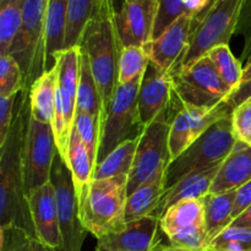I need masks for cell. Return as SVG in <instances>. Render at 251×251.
<instances>
[{
  "mask_svg": "<svg viewBox=\"0 0 251 251\" xmlns=\"http://www.w3.org/2000/svg\"><path fill=\"white\" fill-rule=\"evenodd\" d=\"M29 117V92L22 91L11 129L0 146V225L19 226L36 238L24 183V149Z\"/></svg>",
  "mask_w": 251,
  "mask_h": 251,
  "instance_id": "1",
  "label": "cell"
},
{
  "mask_svg": "<svg viewBox=\"0 0 251 251\" xmlns=\"http://www.w3.org/2000/svg\"><path fill=\"white\" fill-rule=\"evenodd\" d=\"M115 12L110 0H97L92 17L78 43L81 50L87 55L102 97L103 118L118 87L119 59L123 50L115 27Z\"/></svg>",
  "mask_w": 251,
  "mask_h": 251,
  "instance_id": "2",
  "label": "cell"
},
{
  "mask_svg": "<svg viewBox=\"0 0 251 251\" xmlns=\"http://www.w3.org/2000/svg\"><path fill=\"white\" fill-rule=\"evenodd\" d=\"M127 180V176L93 179L76 194L81 222L96 239L119 233L126 227Z\"/></svg>",
  "mask_w": 251,
  "mask_h": 251,
  "instance_id": "3",
  "label": "cell"
},
{
  "mask_svg": "<svg viewBox=\"0 0 251 251\" xmlns=\"http://www.w3.org/2000/svg\"><path fill=\"white\" fill-rule=\"evenodd\" d=\"M183 104L176 93L168 107L145 127L139 139L134 164L127 180V196L137 188L156 176L158 172L166 171L171 163L169 151V131L174 117Z\"/></svg>",
  "mask_w": 251,
  "mask_h": 251,
  "instance_id": "4",
  "label": "cell"
},
{
  "mask_svg": "<svg viewBox=\"0 0 251 251\" xmlns=\"http://www.w3.org/2000/svg\"><path fill=\"white\" fill-rule=\"evenodd\" d=\"M244 1L245 0H212L208 6L195 17L188 49L173 70L185 68L205 56L211 49L229 43L237 29Z\"/></svg>",
  "mask_w": 251,
  "mask_h": 251,
  "instance_id": "5",
  "label": "cell"
},
{
  "mask_svg": "<svg viewBox=\"0 0 251 251\" xmlns=\"http://www.w3.org/2000/svg\"><path fill=\"white\" fill-rule=\"evenodd\" d=\"M237 141L233 131L232 115L218 120L167 166L164 172L166 190L186 174L225 161Z\"/></svg>",
  "mask_w": 251,
  "mask_h": 251,
  "instance_id": "6",
  "label": "cell"
},
{
  "mask_svg": "<svg viewBox=\"0 0 251 251\" xmlns=\"http://www.w3.org/2000/svg\"><path fill=\"white\" fill-rule=\"evenodd\" d=\"M141 80L142 77H139L129 83L118 85L102 120L97 164L118 146L129 140L139 139L144 132L137 108Z\"/></svg>",
  "mask_w": 251,
  "mask_h": 251,
  "instance_id": "7",
  "label": "cell"
},
{
  "mask_svg": "<svg viewBox=\"0 0 251 251\" xmlns=\"http://www.w3.org/2000/svg\"><path fill=\"white\" fill-rule=\"evenodd\" d=\"M49 0H26L21 26L10 47L9 55L16 60L24 75L25 92H29L44 74L46 12Z\"/></svg>",
  "mask_w": 251,
  "mask_h": 251,
  "instance_id": "8",
  "label": "cell"
},
{
  "mask_svg": "<svg viewBox=\"0 0 251 251\" xmlns=\"http://www.w3.org/2000/svg\"><path fill=\"white\" fill-rule=\"evenodd\" d=\"M169 75L174 92L186 105L215 107L227 100L233 91L206 55L185 68L171 71Z\"/></svg>",
  "mask_w": 251,
  "mask_h": 251,
  "instance_id": "9",
  "label": "cell"
},
{
  "mask_svg": "<svg viewBox=\"0 0 251 251\" xmlns=\"http://www.w3.org/2000/svg\"><path fill=\"white\" fill-rule=\"evenodd\" d=\"M80 47L65 49L58 56L55 117L53 129L58 152L65 158L69 139L77 109V87L80 75Z\"/></svg>",
  "mask_w": 251,
  "mask_h": 251,
  "instance_id": "10",
  "label": "cell"
},
{
  "mask_svg": "<svg viewBox=\"0 0 251 251\" xmlns=\"http://www.w3.org/2000/svg\"><path fill=\"white\" fill-rule=\"evenodd\" d=\"M50 181L55 189L61 235V245L55 251H81L86 233L88 232L83 227L78 213V201L73 174L59 152L51 167Z\"/></svg>",
  "mask_w": 251,
  "mask_h": 251,
  "instance_id": "11",
  "label": "cell"
},
{
  "mask_svg": "<svg viewBox=\"0 0 251 251\" xmlns=\"http://www.w3.org/2000/svg\"><path fill=\"white\" fill-rule=\"evenodd\" d=\"M161 230L169 244L190 251H208L202 199L183 200L171 206L159 218Z\"/></svg>",
  "mask_w": 251,
  "mask_h": 251,
  "instance_id": "12",
  "label": "cell"
},
{
  "mask_svg": "<svg viewBox=\"0 0 251 251\" xmlns=\"http://www.w3.org/2000/svg\"><path fill=\"white\" fill-rule=\"evenodd\" d=\"M58 153L53 125L29 117L24 149L25 194L28 198L34 190L50 181L51 167Z\"/></svg>",
  "mask_w": 251,
  "mask_h": 251,
  "instance_id": "13",
  "label": "cell"
},
{
  "mask_svg": "<svg viewBox=\"0 0 251 251\" xmlns=\"http://www.w3.org/2000/svg\"><path fill=\"white\" fill-rule=\"evenodd\" d=\"M233 110L227 100L215 107H193L183 103L172 122L169 131L171 162L180 156L215 123L232 115Z\"/></svg>",
  "mask_w": 251,
  "mask_h": 251,
  "instance_id": "14",
  "label": "cell"
},
{
  "mask_svg": "<svg viewBox=\"0 0 251 251\" xmlns=\"http://www.w3.org/2000/svg\"><path fill=\"white\" fill-rule=\"evenodd\" d=\"M157 10L156 0H124L114 16L123 48L144 47L153 39Z\"/></svg>",
  "mask_w": 251,
  "mask_h": 251,
  "instance_id": "15",
  "label": "cell"
},
{
  "mask_svg": "<svg viewBox=\"0 0 251 251\" xmlns=\"http://www.w3.org/2000/svg\"><path fill=\"white\" fill-rule=\"evenodd\" d=\"M193 15L184 14L176 20L158 38L152 39L144 48L150 61L156 64L164 73H171L180 61L190 42L195 25Z\"/></svg>",
  "mask_w": 251,
  "mask_h": 251,
  "instance_id": "16",
  "label": "cell"
},
{
  "mask_svg": "<svg viewBox=\"0 0 251 251\" xmlns=\"http://www.w3.org/2000/svg\"><path fill=\"white\" fill-rule=\"evenodd\" d=\"M159 229L156 215L131 221L122 232L97 239L96 251H159L164 247Z\"/></svg>",
  "mask_w": 251,
  "mask_h": 251,
  "instance_id": "17",
  "label": "cell"
},
{
  "mask_svg": "<svg viewBox=\"0 0 251 251\" xmlns=\"http://www.w3.org/2000/svg\"><path fill=\"white\" fill-rule=\"evenodd\" d=\"M174 96L173 82L168 73L150 61L141 80L139 91V117L142 126L151 124L172 102Z\"/></svg>",
  "mask_w": 251,
  "mask_h": 251,
  "instance_id": "18",
  "label": "cell"
},
{
  "mask_svg": "<svg viewBox=\"0 0 251 251\" xmlns=\"http://www.w3.org/2000/svg\"><path fill=\"white\" fill-rule=\"evenodd\" d=\"M36 238L47 247L58 250L61 245L58 203L51 181L34 190L27 198Z\"/></svg>",
  "mask_w": 251,
  "mask_h": 251,
  "instance_id": "19",
  "label": "cell"
},
{
  "mask_svg": "<svg viewBox=\"0 0 251 251\" xmlns=\"http://www.w3.org/2000/svg\"><path fill=\"white\" fill-rule=\"evenodd\" d=\"M221 164L222 162L206 167V168L198 169L179 179L172 188L166 190L156 216L161 218L162 215L171 206L176 205L179 201L198 200V199L205 198L207 194H210L211 186L220 171Z\"/></svg>",
  "mask_w": 251,
  "mask_h": 251,
  "instance_id": "20",
  "label": "cell"
},
{
  "mask_svg": "<svg viewBox=\"0 0 251 251\" xmlns=\"http://www.w3.org/2000/svg\"><path fill=\"white\" fill-rule=\"evenodd\" d=\"M251 180V146L238 140L232 152L222 162L211 186V194L237 190Z\"/></svg>",
  "mask_w": 251,
  "mask_h": 251,
  "instance_id": "21",
  "label": "cell"
},
{
  "mask_svg": "<svg viewBox=\"0 0 251 251\" xmlns=\"http://www.w3.org/2000/svg\"><path fill=\"white\" fill-rule=\"evenodd\" d=\"M68 26V0H49L46 12L44 36V73L53 70L58 56L65 50Z\"/></svg>",
  "mask_w": 251,
  "mask_h": 251,
  "instance_id": "22",
  "label": "cell"
},
{
  "mask_svg": "<svg viewBox=\"0 0 251 251\" xmlns=\"http://www.w3.org/2000/svg\"><path fill=\"white\" fill-rule=\"evenodd\" d=\"M164 172L166 171L158 172L150 180L137 188L131 195L127 196L126 210H125L126 223L147 216L156 215L159 203L166 193Z\"/></svg>",
  "mask_w": 251,
  "mask_h": 251,
  "instance_id": "23",
  "label": "cell"
},
{
  "mask_svg": "<svg viewBox=\"0 0 251 251\" xmlns=\"http://www.w3.org/2000/svg\"><path fill=\"white\" fill-rule=\"evenodd\" d=\"M56 83H58V66L46 71L29 90L31 115L36 120L46 124L54 123L55 117Z\"/></svg>",
  "mask_w": 251,
  "mask_h": 251,
  "instance_id": "24",
  "label": "cell"
},
{
  "mask_svg": "<svg viewBox=\"0 0 251 251\" xmlns=\"http://www.w3.org/2000/svg\"><path fill=\"white\" fill-rule=\"evenodd\" d=\"M237 190L226 191L221 194H207L203 201L205 208L206 229H207L210 244L216 237L227 229L233 222V208H234Z\"/></svg>",
  "mask_w": 251,
  "mask_h": 251,
  "instance_id": "25",
  "label": "cell"
},
{
  "mask_svg": "<svg viewBox=\"0 0 251 251\" xmlns=\"http://www.w3.org/2000/svg\"><path fill=\"white\" fill-rule=\"evenodd\" d=\"M64 159L73 174L76 194L80 193L85 186H87L93 180L96 162L92 159L87 147L85 146L74 127L71 130L68 151H66V156Z\"/></svg>",
  "mask_w": 251,
  "mask_h": 251,
  "instance_id": "26",
  "label": "cell"
},
{
  "mask_svg": "<svg viewBox=\"0 0 251 251\" xmlns=\"http://www.w3.org/2000/svg\"><path fill=\"white\" fill-rule=\"evenodd\" d=\"M76 112L90 113L92 115H97L100 119L103 118L102 97H100L97 82L93 77L87 55L82 50H81L80 56V75H78L77 109Z\"/></svg>",
  "mask_w": 251,
  "mask_h": 251,
  "instance_id": "27",
  "label": "cell"
},
{
  "mask_svg": "<svg viewBox=\"0 0 251 251\" xmlns=\"http://www.w3.org/2000/svg\"><path fill=\"white\" fill-rule=\"evenodd\" d=\"M140 139V137H139ZM139 139L129 140L118 146L100 163L96 166L93 179H109L127 176L131 172Z\"/></svg>",
  "mask_w": 251,
  "mask_h": 251,
  "instance_id": "28",
  "label": "cell"
},
{
  "mask_svg": "<svg viewBox=\"0 0 251 251\" xmlns=\"http://www.w3.org/2000/svg\"><path fill=\"white\" fill-rule=\"evenodd\" d=\"M26 0H0V56L7 55L19 32Z\"/></svg>",
  "mask_w": 251,
  "mask_h": 251,
  "instance_id": "29",
  "label": "cell"
},
{
  "mask_svg": "<svg viewBox=\"0 0 251 251\" xmlns=\"http://www.w3.org/2000/svg\"><path fill=\"white\" fill-rule=\"evenodd\" d=\"M97 0H68L65 49L77 47L85 27L95 11Z\"/></svg>",
  "mask_w": 251,
  "mask_h": 251,
  "instance_id": "30",
  "label": "cell"
},
{
  "mask_svg": "<svg viewBox=\"0 0 251 251\" xmlns=\"http://www.w3.org/2000/svg\"><path fill=\"white\" fill-rule=\"evenodd\" d=\"M206 56L216 66L226 85L229 86L232 90L240 85V82L243 81V75H244V66L242 65V61L238 60L233 55L228 44H223V46H218L211 49L206 54Z\"/></svg>",
  "mask_w": 251,
  "mask_h": 251,
  "instance_id": "31",
  "label": "cell"
},
{
  "mask_svg": "<svg viewBox=\"0 0 251 251\" xmlns=\"http://www.w3.org/2000/svg\"><path fill=\"white\" fill-rule=\"evenodd\" d=\"M149 63L150 59L144 47L132 46L123 48L119 59L118 85H124L142 77Z\"/></svg>",
  "mask_w": 251,
  "mask_h": 251,
  "instance_id": "32",
  "label": "cell"
},
{
  "mask_svg": "<svg viewBox=\"0 0 251 251\" xmlns=\"http://www.w3.org/2000/svg\"><path fill=\"white\" fill-rule=\"evenodd\" d=\"M100 126H102V119L100 117L92 115L90 113L76 112L73 127L76 130L85 146L87 147L96 164H97L98 146H100Z\"/></svg>",
  "mask_w": 251,
  "mask_h": 251,
  "instance_id": "33",
  "label": "cell"
},
{
  "mask_svg": "<svg viewBox=\"0 0 251 251\" xmlns=\"http://www.w3.org/2000/svg\"><path fill=\"white\" fill-rule=\"evenodd\" d=\"M25 87L24 75L12 56H0V98H9L19 95Z\"/></svg>",
  "mask_w": 251,
  "mask_h": 251,
  "instance_id": "34",
  "label": "cell"
},
{
  "mask_svg": "<svg viewBox=\"0 0 251 251\" xmlns=\"http://www.w3.org/2000/svg\"><path fill=\"white\" fill-rule=\"evenodd\" d=\"M208 251H251V227H228L211 242Z\"/></svg>",
  "mask_w": 251,
  "mask_h": 251,
  "instance_id": "35",
  "label": "cell"
},
{
  "mask_svg": "<svg viewBox=\"0 0 251 251\" xmlns=\"http://www.w3.org/2000/svg\"><path fill=\"white\" fill-rule=\"evenodd\" d=\"M158 5L153 39L158 38L178 17L185 14L188 0H156Z\"/></svg>",
  "mask_w": 251,
  "mask_h": 251,
  "instance_id": "36",
  "label": "cell"
},
{
  "mask_svg": "<svg viewBox=\"0 0 251 251\" xmlns=\"http://www.w3.org/2000/svg\"><path fill=\"white\" fill-rule=\"evenodd\" d=\"M32 239L19 226H0V251H32Z\"/></svg>",
  "mask_w": 251,
  "mask_h": 251,
  "instance_id": "37",
  "label": "cell"
},
{
  "mask_svg": "<svg viewBox=\"0 0 251 251\" xmlns=\"http://www.w3.org/2000/svg\"><path fill=\"white\" fill-rule=\"evenodd\" d=\"M233 131L239 141L248 142L251 140V102H247L233 110Z\"/></svg>",
  "mask_w": 251,
  "mask_h": 251,
  "instance_id": "38",
  "label": "cell"
},
{
  "mask_svg": "<svg viewBox=\"0 0 251 251\" xmlns=\"http://www.w3.org/2000/svg\"><path fill=\"white\" fill-rule=\"evenodd\" d=\"M235 34L244 37V49H243L242 53V60L245 64L251 54V0H245L244 4H243Z\"/></svg>",
  "mask_w": 251,
  "mask_h": 251,
  "instance_id": "39",
  "label": "cell"
},
{
  "mask_svg": "<svg viewBox=\"0 0 251 251\" xmlns=\"http://www.w3.org/2000/svg\"><path fill=\"white\" fill-rule=\"evenodd\" d=\"M17 96L9 98H0V146L4 145L11 129L15 117V103Z\"/></svg>",
  "mask_w": 251,
  "mask_h": 251,
  "instance_id": "40",
  "label": "cell"
},
{
  "mask_svg": "<svg viewBox=\"0 0 251 251\" xmlns=\"http://www.w3.org/2000/svg\"><path fill=\"white\" fill-rule=\"evenodd\" d=\"M251 100V78L240 82L238 87H235L227 98V102L229 103L230 107L235 109L239 105L249 102Z\"/></svg>",
  "mask_w": 251,
  "mask_h": 251,
  "instance_id": "41",
  "label": "cell"
},
{
  "mask_svg": "<svg viewBox=\"0 0 251 251\" xmlns=\"http://www.w3.org/2000/svg\"><path fill=\"white\" fill-rule=\"evenodd\" d=\"M251 206V180L248 181L239 189H237V198H235L234 208H233V221L239 217L248 207Z\"/></svg>",
  "mask_w": 251,
  "mask_h": 251,
  "instance_id": "42",
  "label": "cell"
},
{
  "mask_svg": "<svg viewBox=\"0 0 251 251\" xmlns=\"http://www.w3.org/2000/svg\"><path fill=\"white\" fill-rule=\"evenodd\" d=\"M229 227H251V206L248 207L239 217L235 218Z\"/></svg>",
  "mask_w": 251,
  "mask_h": 251,
  "instance_id": "43",
  "label": "cell"
},
{
  "mask_svg": "<svg viewBox=\"0 0 251 251\" xmlns=\"http://www.w3.org/2000/svg\"><path fill=\"white\" fill-rule=\"evenodd\" d=\"M32 251H55V250L47 247V245H44L43 243L39 242L37 238H33V239H32Z\"/></svg>",
  "mask_w": 251,
  "mask_h": 251,
  "instance_id": "44",
  "label": "cell"
},
{
  "mask_svg": "<svg viewBox=\"0 0 251 251\" xmlns=\"http://www.w3.org/2000/svg\"><path fill=\"white\" fill-rule=\"evenodd\" d=\"M162 251H190V250H186V249H183V248H178V247H173V245H164L163 249Z\"/></svg>",
  "mask_w": 251,
  "mask_h": 251,
  "instance_id": "45",
  "label": "cell"
},
{
  "mask_svg": "<svg viewBox=\"0 0 251 251\" xmlns=\"http://www.w3.org/2000/svg\"><path fill=\"white\" fill-rule=\"evenodd\" d=\"M249 78H251V64L244 68V75H243V81L249 80Z\"/></svg>",
  "mask_w": 251,
  "mask_h": 251,
  "instance_id": "46",
  "label": "cell"
},
{
  "mask_svg": "<svg viewBox=\"0 0 251 251\" xmlns=\"http://www.w3.org/2000/svg\"><path fill=\"white\" fill-rule=\"evenodd\" d=\"M110 1H112V4L114 5L115 11H118V10H119L120 7H122V5H123V2H124V0H110Z\"/></svg>",
  "mask_w": 251,
  "mask_h": 251,
  "instance_id": "47",
  "label": "cell"
},
{
  "mask_svg": "<svg viewBox=\"0 0 251 251\" xmlns=\"http://www.w3.org/2000/svg\"><path fill=\"white\" fill-rule=\"evenodd\" d=\"M250 64H251V54H250V56H249V59H248V60H247V63H245V64H244V68H245V66H248V65H250Z\"/></svg>",
  "mask_w": 251,
  "mask_h": 251,
  "instance_id": "48",
  "label": "cell"
},
{
  "mask_svg": "<svg viewBox=\"0 0 251 251\" xmlns=\"http://www.w3.org/2000/svg\"><path fill=\"white\" fill-rule=\"evenodd\" d=\"M203 1H206V2H211V1H212V0H203Z\"/></svg>",
  "mask_w": 251,
  "mask_h": 251,
  "instance_id": "49",
  "label": "cell"
},
{
  "mask_svg": "<svg viewBox=\"0 0 251 251\" xmlns=\"http://www.w3.org/2000/svg\"><path fill=\"white\" fill-rule=\"evenodd\" d=\"M248 145H250V146H251V140H250V141H249V142H248Z\"/></svg>",
  "mask_w": 251,
  "mask_h": 251,
  "instance_id": "50",
  "label": "cell"
},
{
  "mask_svg": "<svg viewBox=\"0 0 251 251\" xmlns=\"http://www.w3.org/2000/svg\"><path fill=\"white\" fill-rule=\"evenodd\" d=\"M162 249H163V248H162ZM162 249H161V250H159V251H162Z\"/></svg>",
  "mask_w": 251,
  "mask_h": 251,
  "instance_id": "51",
  "label": "cell"
},
{
  "mask_svg": "<svg viewBox=\"0 0 251 251\" xmlns=\"http://www.w3.org/2000/svg\"><path fill=\"white\" fill-rule=\"evenodd\" d=\"M249 102H251V100H249Z\"/></svg>",
  "mask_w": 251,
  "mask_h": 251,
  "instance_id": "52",
  "label": "cell"
}]
</instances>
